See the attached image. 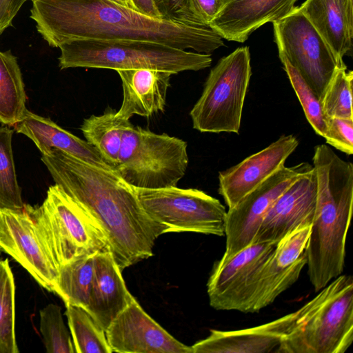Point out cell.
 <instances>
[{"label": "cell", "instance_id": "obj_3", "mask_svg": "<svg viewBox=\"0 0 353 353\" xmlns=\"http://www.w3.org/2000/svg\"><path fill=\"white\" fill-rule=\"evenodd\" d=\"M312 161L317 196L306 265L310 281L318 292L343 271L352 214L353 165L325 144L314 148Z\"/></svg>", "mask_w": 353, "mask_h": 353}, {"label": "cell", "instance_id": "obj_14", "mask_svg": "<svg viewBox=\"0 0 353 353\" xmlns=\"http://www.w3.org/2000/svg\"><path fill=\"white\" fill-rule=\"evenodd\" d=\"M0 250L19 263L43 288L55 293L59 269L27 204L0 209Z\"/></svg>", "mask_w": 353, "mask_h": 353}, {"label": "cell", "instance_id": "obj_33", "mask_svg": "<svg viewBox=\"0 0 353 353\" xmlns=\"http://www.w3.org/2000/svg\"><path fill=\"white\" fill-rule=\"evenodd\" d=\"M326 132L323 138L327 144L347 155L353 154V119L326 118Z\"/></svg>", "mask_w": 353, "mask_h": 353}, {"label": "cell", "instance_id": "obj_9", "mask_svg": "<svg viewBox=\"0 0 353 353\" xmlns=\"http://www.w3.org/2000/svg\"><path fill=\"white\" fill-rule=\"evenodd\" d=\"M145 212L164 232H195L222 236L227 211L217 199L194 188L135 189Z\"/></svg>", "mask_w": 353, "mask_h": 353}, {"label": "cell", "instance_id": "obj_32", "mask_svg": "<svg viewBox=\"0 0 353 353\" xmlns=\"http://www.w3.org/2000/svg\"><path fill=\"white\" fill-rule=\"evenodd\" d=\"M279 56L307 121L318 135L324 137L327 128L326 118L323 113L319 99L284 54L279 52Z\"/></svg>", "mask_w": 353, "mask_h": 353}, {"label": "cell", "instance_id": "obj_4", "mask_svg": "<svg viewBox=\"0 0 353 353\" xmlns=\"http://www.w3.org/2000/svg\"><path fill=\"white\" fill-rule=\"evenodd\" d=\"M61 70L71 68H102L116 71L149 68L176 74L210 66L208 54L184 50L141 40H76L59 47Z\"/></svg>", "mask_w": 353, "mask_h": 353}, {"label": "cell", "instance_id": "obj_12", "mask_svg": "<svg viewBox=\"0 0 353 353\" xmlns=\"http://www.w3.org/2000/svg\"><path fill=\"white\" fill-rule=\"evenodd\" d=\"M339 282L337 276L297 310L265 324L232 331L211 330L207 338L191 346L192 353L277 352L283 338L332 294Z\"/></svg>", "mask_w": 353, "mask_h": 353}, {"label": "cell", "instance_id": "obj_40", "mask_svg": "<svg viewBox=\"0 0 353 353\" xmlns=\"http://www.w3.org/2000/svg\"><path fill=\"white\" fill-rule=\"evenodd\" d=\"M31 1H32V0H31Z\"/></svg>", "mask_w": 353, "mask_h": 353}, {"label": "cell", "instance_id": "obj_18", "mask_svg": "<svg viewBox=\"0 0 353 353\" xmlns=\"http://www.w3.org/2000/svg\"><path fill=\"white\" fill-rule=\"evenodd\" d=\"M277 243H252L222 265L216 264L207 283L211 307L238 311L251 276L269 259Z\"/></svg>", "mask_w": 353, "mask_h": 353}, {"label": "cell", "instance_id": "obj_31", "mask_svg": "<svg viewBox=\"0 0 353 353\" xmlns=\"http://www.w3.org/2000/svg\"><path fill=\"white\" fill-rule=\"evenodd\" d=\"M39 330L48 353H75L71 334L57 304L49 303L39 311Z\"/></svg>", "mask_w": 353, "mask_h": 353}, {"label": "cell", "instance_id": "obj_24", "mask_svg": "<svg viewBox=\"0 0 353 353\" xmlns=\"http://www.w3.org/2000/svg\"><path fill=\"white\" fill-rule=\"evenodd\" d=\"M130 122L118 117L116 111L110 110L85 119L80 129L86 141L114 169L118 163L124 129Z\"/></svg>", "mask_w": 353, "mask_h": 353}, {"label": "cell", "instance_id": "obj_10", "mask_svg": "<svg viewBox=\"0 0 353 353\" xmlns=\"http://www.w3.org/2000/svg\"><path fill=\"white\" fill-rule=\"evenodd\" d=\"M272 23L279 52L284 54L321 101L343 60L335 55L298 7Z\"/></svg>", "mask_w": 353, "mask_h": 353}, {"label": "cell", "instance_id": "obj_16", "mask_svg": "<svg viewBox=\"0 0 353 353\" xmlns=\"http://www.w3.org/2000/svg\"><path fill=\"white\" fill-rule=\"evenodd\" d=\"M314 168L290 184L265 214L252 243H278L288 234L312 226L316 204Z\"/></svg>", "mask_w": 353, "mask_h": 353}, {"label": "cell", "instance_id": "obj_26", "mask_svg": "<svg viewBox=\"0 0 353 353\" xmlns=\"http://www.w3.org/2000/svg\"><path fill=\"white\" fill-rule=\"evenodd\" d=\"M95 254L82 256L59 268L54 294L65 305L87 308L94 277Z\"/></svg>", "mask_w": 353, "mask_h": 353}, {"label": "cell", "instance_id": "obj_36", "mask_svg": "<svg viewBox=\"0 0 353 353\" xmlns=\"http://www.w3.org/2000/svg\"><path fill=\"white\" fill-rule=\"evenodd\" d=\"M27 0H0V35L12 26L13 19Z\"/></svg>", "mask_w": 353, "mask_h": 353}, {"label": "cell", "instance_id": "obj_19", "mask_svg": "<svg viewBox=\"0 0 353 353\" xmlns=\"http://www.w3.org/2000/svg\"><path fill=\"white\" fill-rule=\"evenodd\" d=\"M297 0H226L210 23L223 39L243 43L263 25L292 11Z\"/></svg>", "mask_w": 353, "mask_h": 353}, {"label": "cell", "instance_id": "obj_35", "mask_svg": "<svg viewBox=\"0 0 353 353\" xmlns=\"http://www.w3.org/2000/svg\"><path fill=\"white\" fill-rule=\"evenodd\" d=\"M226 0H190L194 14L204 24L209 26L218 14Z\"/></svg>", "mask_w": 353, "mask_h": 353}, {"label": "cell", "instance_id": "obj_37", "mask_svg": "<svg viewBox=\"0 0 353 353\" xmlns=\"http://www.w3.org/2000/svg\"><path fill=\"white\" fill-rule=\"evenodd\" d=\"M134 9L154 19H161L152 0H130Z\"/></svg>", "mask_w": 353, "mask_h": 353}, {"label": "cell", "instance_id": "obj_23", "mask_svg": "<svg viewBox=\"0 0 353 353\" xmlns=\"http://www.w3.org/2000/svg\"><path fill=\"white\" fill-rule=\"evenodd\" d=\"M298 8L339 59L352 55L353 0H306Z\"/></svg>", "mask_w": 353, "mask_h": 353}, {"label": "cell", "instance_id": "obj_6", "mask_svg": "<svg viewBox=\"0 0 353 353\" xmlns=\"http://www.w3.org/2000/svg\"><path fill=\"white\" fill-rule=\"evenodd\" d=\"M187 146L181 139L130 122L124 129L114 170L135 189L176 187L188 165Z\"/></svg>", "mask_w": 353, "mask_h": 353}, {"label": "cell", "instance_id": "obj_25", "mask_svg": "<svg viewBox=\"0 0 353 353\" xmlns=\"http://www.w3.org/2000/svg\"><path fill=\"white\" fill-rule=\"evenodd\" d=\"M26 95L17 57L0 51V123L13 126L23 115Z\"/></svg>", "mask_w": 353, "mask_h": 353}, {"label": "cell", "instance_id": "obj_15", "mask_svg": "<svg viewBox=\"0 0 353 353\" xmlns=\"http://www.w3.org/2000/svg\"><path fill=\"white\" fill-rule=\"evenodd\" d=\"M105 332L112 352L192 353L191 346L168 332L134 297Z\"/></svg>", "mask_w": 353, "mask_h": 353}, {"label": "cell", "instance_id": "obj_27", "mask_svg": "<svg viewBox=\"0 0 353 353\" xmlns=\"http://www.w3.org/2000/svg\"><path fill=\"white\" fill-rule=\"evenodd\" d=\"M65 305L75 353H112L105 330L88 312L79 306Z\"/></svg>", "mask_w": 353, "mask_h": 353}, {"label": "cell", "instance_id": "obj_39", "mask_svg": "<svg viewBox=\"0 0 353 353\" xmlns=\"http://www.w3.org/2000/svg\"><path fill=\"white\" fill-rule=\"evenodd\" d=\"M1 252H1V250H0V258H1Z\"/></svg>", "mask_w": 353, "mask_h": 353}, {"label": "cell", "instance_id": "obj_2", "mask_svg": "<svg viewBox=\"0 0 353 353\" xmlns=\"http://www.w3.org/2000/svg\"><path fill=\"white\" fill-rule=\"evenodd\" d=\"M30 18L51 47L76 40H141L208 54L223 46L210 26L154 19L112 0H32Z\"/></svg>", "mask_w": 353, "mask_h": 353}, {"label": "cell", "instance_id": "obj_34", "mask_svg": "<svg viewBox=\"0 0 353 353\" xmlns=\"http://www.w3.org/2000/svg\"><path fill=\"white\" fill-rule=\"evenodd\" d=\"M162 19L190 25H204L192 12L190 0H152Z\"/></svg>", "mask_w": 353, "mask_h": 353}, {"label": "cell", "instance_id": "obj_1", "mask_svg": "<svg viewBox=\"0 0 353 353\" xmlns=\"http://www.w3.org/2000/svg\"><path fill=\"white\" fill-rule=\"evenodd\" d=\"M55 184L77 201L101 228L121 271L153 255L164 229L143 210L135 188L104 169L52 149L42 154Z\"/></svg>", "mask_w": 353, "mask_h": 353}, {"label": "cell", "instance_id": "obj_29", "mask_svg": "<svg viewBox=\"0 0 353 353\" xmlns=\"http://www.w3.org/2000/svg\"><path fill=\"white\" fill-rule=\"evenodd\" d=\"M12 134V130L0 126V209L21 210L25 204L15 171Z\"/></svg>", "mask_w": 353, "mask_h": 353}, {"label": "cell", "instance_id": "obj_7", "mask_svg": "<svg viewBox=\"0 0 353 353\" xmlns=\"http://www.w3.org/2000/svg\"><path fill=\"white\" fill-rule=\"evenodd\" d=\"M251 74L248 47L222 57L210 70L190 112L193 128L201 132L239 134Z\"/></svg>", "mask_w": 353, "mask_h": 353}, {"label": "cell", "instance_id": "obj_28", "mask_svg": "<svg viewBox=\"0 0 353 353\" xmlns=\"http://www.w3.org/2000/svg\"><path fill=\"white\" fill-rule=\"evenodd\" d=\"M18 352L14 279L8 259L0 258V353Z\"/></svg>", "mask_w": 353, "mask_h": 353}, {"label": "cell", "instance_id": "obj_38", "mask_svg": "<svg viewBox=\"0 0 353 353\" xmlns=\"http://www.w3.org/2000/svg\"><path fill=\"white\" fill-rule=\"evenodd\" d=\"M112 1H114V2H116L117 3L121 4L122 6H124L127 8H132V9L134 10L133 5L130 0H112Z\"/></svg>", "mask_w": 353, "mask_h": 353}, {"label": "cell", "instance_id": "obj_21", "mask_svg": "<svg viewBox=\"0 0 353 353\" xmlns=\"http://www.w3.org/2000/svg\"><path fill=\"white\" fill-rule=\"evenodd\" d=\"M123 100L116 115L125 120L134 114L150 117L163 112L172 73L160 70H120Z\"/></svg>", "mask_w": 353, "mask_h": 353}, {"label": "cell", "instance_id": "obj_8", "mask_svg": "<svg viewBox=\"0 0 353 353\" xmlns=\"http://www.w3.org/2000/svg\"><path fill=\"white\" fill-rule=\"evenodd\" d=\"M332 294L282 340L277 353H344L353 341V279L339 276Z\"/></svg>", "mask_w": 353, "mask_h": 353}, {"label": "cell", "instance_id": "obj_30", "mask_svg": "<svg viewBox=\"0 0 353 353\" xmlns=\"http://www.w3.org/2000/svg\"><path fill=\"white\" fill-rule=\"evenodd\" d=\"M353 72L347 70L344 63L336 69L321 101L325 118L353 119Z\"/></svg>", "mask_w": 353, "mask_h": 353}, {"label": "cell", "instance_id": "obj_13", "mask_svg": "<svg viewBox=\"0 0 353 353\" xmlns=\"http://www.w3.org/2000/svg\"><path fill=\"white\" fill-rule=\"evenodd\" d=\"M313 165L302 162L283 166L227 211L225 250L216 264L222 265L252 243L259 225L271 205L283 191Z\"/></svg>", "mask_w": 353, "mask_h": 353}, {"label": "cell", "instance_id": "obj_20", "mask_svg": "<svg viewBox=\"0 0 353 353\" xmlns=\"http://www.w3.org/2000/svg\"><path fill=\"white\" fill-rule=\"evenodd\" d=\"M89 302L85 310L105 331L133 299L110 251L97 253Z\"/></svg>", "mask_w": 353, "mask_h": 353}, {"label": "cell", "instance_id": "obj_11", "mask_svg": "<svg viewBox=\"0 0 353 353\" xmlns=\"http://www.w3.org/2000/svg\"><path fill=\"white\" fill-rule=\"evenodd\" d=\"M311 226L285 236L272 255L250 277L241 294L238 311L254 313L272 304L299 279L307 263Z\"/></svg>", "mask_w": 353, "mask_h": 353}, {"label": "cell", "instance_id": "obj_5", "mask_svg": "<svg viewBox=\"0 0 353 353\" xmlns=\"http://www.w3.org/2000/svg\"><path fill=\"white\" fill-rule=\"evenodd\" d=\"M27 207L59 270L82 256L110 251L101 228L59 185L49 187L41 205Z\"/></svg>", "mask_w": 353, "mask_h": 353}, {"label": "cell", "instance_id": "obj_22", "mask_svg": "<svg viewBox=\"0 0 353 353\" xmlns=\"http://www.w3.org/2000/svg\"><path fill=\"white\" fill-rule=\"evenodd\" d=\"M13 126L17 132L30 138L41 154L52 149L59 150L94 166L113 169L86 141L61 128L49 118L26 109Z\"/></svg>", "mask_w": 353, "mask_h": 353}, {"label": "cell", "instance_id": "obj_17", "mask_svg": "<svg viewBox=\"0 0 353 353\" xmlns=\"http://www.w3.org/2000/svg\"><path fill=\"white\" fill-rule=\"evenodd\" d=\"M298 145L295 136L283 134L261 151L220 172L218 192L228 209L284 166Z\"/></svg>", "mask_w": 353, "mask_h": 353}]
</instances>
